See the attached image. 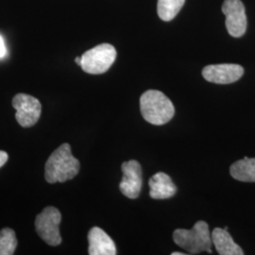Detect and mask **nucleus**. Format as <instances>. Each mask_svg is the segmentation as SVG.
I'll return each instance as SVG.
<instances>
[{
    "label": "nucleus",
    "instance_id": "nucleus-1",
    "mask_svg": "<svg viewBox=\"0 0 255 255\" xmlns=\"http://www.w3.org/2000/svg\"><path fill=\"white\" fill-rule=\"evenodd\" d=\"M81 164L71 152L69 144H63L54 150L46 161L45 178L49 183L64 182L74 179L80 171Z\"/></svg>",
    "mask_w": 255,
    "mask_h": 255
},
{
    "label": "nucleus",
    "instance_id": "nucleus-2",
    "mask_svg": "<svg viewBox=\"0 0 255 255\" xmlns=\"http://www.w3.org/2000/svg\"><path fill=\"white\" fill-rule=\"evenodd\" d=\"M140 111L146 122L157 126L169 122L175 115L173 103L158 90H148L141 96Z\"/></svg>",
    "mask_w": 255,
    "mask_h": 255
},
{
    "label": "nucleus",
    "instance_id": "nucleus-3",
    "mask_svg": "<svg viewBox=\"0 0 255 255\" xmlns=\"http://www.w3.org/2000/svg\"><path fill=\"white\" fill-rule=\"evenodd\" d=\"M174 242L189 255H199L203 252L212 254V237L210 234L208 224L199 220L193 228L177 229L173 233Z\"/></svg>",
    "mask_w": 255,
    "mask_h": 255
},
{
    "label": "nucleus",
    "instance_id": "nucleus-4",
    "mask_svg": "<svg viewBox=\"0 0 255 255\" xmlns=\"http://www.w3.org/2000/svg\"><path fill=\"white\" fill-rule=\"evenodd\" d=\"M117 59V50L110 44H101L84 52L82 56V70L92 75L105 73Z\"/></svg>",
    "mask_w": 255,
    "mask_h": 255
},
{
    "label": "nucleus",
    "instance_id": "nucleus-5",
    "mask_svg": "<svg viewBox=\"0 0 255 255\" xmlns=\"http://www.w3.org/2000/svg\"><path fill=\"white\" fill-rule=\"evenodd\" d=\"M61 220L62 215L60 211L52 206L46 207L36 217L37 234L49 246H58L62 243L59 228Z\"/></svg>",
    "mask_w": 255,
    "mask_h": 255
},
{
    "label": "nucleus",
    "instance_id": "nucleus-6",
    "mask_svg": "<svg viewBox=\"0 0 255 255\" xmlns=\"http://www.w3.org/2000/svg\"><path fill=\"white\" fill-rule=\"evenodd\" d=\"M12 106L16 110L15 119L23 128L34 126L40 119L42 105L32 96L23 93L17 94L12 100Z\"/></svg>",
    "mask_w": 255,
    "mask_h": 255
},
{
    "label": "nucleus",
    "instance_id": "nucleus-7",
    "mask_svg": "<svg viewBox=\"0 0 255 255\" xmlns=\"http://www.w3.org/2000/svg\"><path fill=\"white\" fill-rule=\"evenodd\" d=\"M222 12L226 16L225 25L230 35L236 38L243 36L246 32L247 16L241 0H225Z\"/></svg>",
    "mask_w": 255,
    "mask_h": 255
},
{
    "label": "nucleus",
    "instance_id": "nucleus-8",
    "mask_svg": "<svg viewBox=\"0 0 255 255\" xmlns=\"http://www.w3.org/2000/svg\"><path fill=\"white\" fill-rule=\"evenodd\" d=\"M121 170L123 172V179L119 184L120 191L128 199H137L143 183L141 164L135 160H129L122 164Z\"/></svg>",
    "mask_w": 255,
    "mask_h": 255
},
{
    "label": "nucleus",
    "instance_id": "nucleus-9",
    "mask_svg": "<svg viewBox=\"0 0 255 255\" xmlns=\"http://www.w3.org/2000/svg\"><path fill=\"white\" fill-rule=\"evenodd\" d=\"M244 74V68L236 64H211L202 70L207 82L217 84H230L237 82Z\"/></svg>",
    "mask_w": 255,
    "mask_h": 255
},
{
    "label": "nucleus",
    "instance_id": "nucleus-10",
    "mask_svg": "<svg viewBox=\"0 0 255 255\" xmlns=\"http://www.w3.org/2000/svg\"><path fill=\"white\" fill-rule=\"evenodd\" d=\"M88 254L90 255H116L117 248L113 239L99 227H93L88 233Z\"/></svg>",
    "mask_w": 255,
    "mask_h": 255
},
{
    "label": "nucleus",
    "instance_id": "nucleus-11",
    "mask_svg": "<svg viewBox=\"0 0 255 255\" xmlns=\"http://www.w3.org/2000/svg\"><path fill=\"white\" fill-rule=\"evenodd\" d=\"M148 185L150 187L149 196L154 200H167L177 193V187L171 178L164 172L154 174L149 179Z\"/></svg>",
    "mask_w": 255,
    "mask_h": 255
},
{
    "label": "nucleus",
    "instance_id": "nucleus-12",
    "mask_svg": "<svg viewBox=\"0 0 255 255\" xmlns=\"http://www.w3.org/2000/svg\"><path fill=\"white\" fill-rule=\"evenodd\" d=\"M212 242L220 255H243L244 252L233 240L228 230L215 228L211 234Z\"/></svg>",
    "mask_w": 255,
    "mask_h": 255
},
{
    "label": "nucleus",
    "instance_id": "nucleus-13",
    "mask_svg": "<svg viewBox=\"0 0 255 255\" xmlns=\"http://www.w3.org/2000/svg\"><path fill=\"white\" fill-rule=\"evenodd\" d=\"M231 176L237 181L255 182V158L245 157L232 164L230 168Z\"/></svg>",
    "mask_w": 255,
    "mask_h": 255
},
{
    "label": "nucleus",
    "instance_id": "nucleus-14",
    "mask_svg": "<svg viewBox=\"0 0 255 255\" xmlns=\"http://www.w3.org/2000/svg\"><path fill=\"white\" fill-rule=\"evenodd\" d=\"M185 0H158L157 12L163 21H171L182 9Z\"/></svg>",
    "mask_w": 255,
    "mask_h": 255
},
{
    "label": "nucleus",
    "instance_id": "nucleus-15",
    "mask_svg": "<svg viewBox=\"0 0 255 255\" xmlns=\"http://www.w3.org/2000/svg\"><path fill=\"white\" fill-rule=\"evenodd\" d=\"M17 247V239L13 230L4 228L0 232V255H12Z\"/></svg>",
    "mask_w": 255,
    "mask_h": 255
},
{
    "label": "nucleus",
    "instance_id": "nucleus-16",
    "mask_svg": "<svg viewBox=\"0 0 255 255\" xmlns=\"http://www.w3.org/2000/svg\"><path fill=\"white\" fill-rule=\"evenodd\" d=\"M8 159H9V156L7 154V152L0 150V167H2L4 164L7 163Z\"/></svg>",
    "mask_w": 255,
    "mask_h": 255
},
{
    "label": "nucleus",
    "instance_id": "nucleus-17",
    "mask_svg": "<svg viewBox=\"0 0 255 255\" xmlns=\"http://www.w3.org/2000/svg\"><path fill=\"white\" fill-rule=\"evenodd\" d=\"M5 55H6V46L2 37L0 36V58L4 57Z\"/></svg>",
    "mask_w": 255,
    "mask_h": 255
},
{
    "label": "nucleus",
    "instance_id": "nucleus-18",
    "mask_svg": "<svg viewBox=\"0 0 255 255\" xmlns=\"http://www.w3.org/2000/svg\"><path fill=\"white\" fill-rule=\"evenodd\" d=\"M75 62H76V64L81 66V64H82V57H77V58L75 59Z\"/></svg>",
    "mask_w": 255,
    "mask_h": 255
},
{
    "label": "nucleus",
    "instance_id": "nucleus-19",
    "mask_svg": "<svg viewBox=\"0 0 255 255\" xmlns=\"http://www.w3.org/2000/svg\"><path fill=\"white\" fill-rule=\"evenodd\" d=\"M171 255H185V254H183V253H176L175 252V253H172Z\"/></svg>",
    "mask_w": 255,
    "mask_h": 255
}]
</instances>
